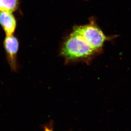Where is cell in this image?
Masks as SVG:
<instances>
[{
  "label": "cell",
  "instance_id": "6",
  "mask_svg": "<svg viewBox=\"0 0 131 131\" xmlns=\"http://www.w3.org/2000/svg\"><path fill=\"white\" fill-rule=\"evenodd\" d=\"M44 131H53L52 129H50L49 128L46 127Z\"/></svg>",
  "mask_w": 131,
  "mask_h": 131
},
{
  "label": "cell",
  "instance_id": "4",
  "mask_svg": "<svg viewBox=\"0 0 131 131\" xmlns=\"http://www.w3.org/2000/svg\"><path fill=\"white\" fill-rule=\"evenodd\" d=\"M0 25L6 35H14L17 27L15 17L12 13L0 11Z\"/></svg>",
  "mask_w": 131,
  "mask_h": 131
},
{
  "label": "cell",
  "instance_id": "5",
  "mask_svg": "<svg viewBox=\"0 0 131 131\" xmlns=\"http://www.w3.org/2000/svg\"><path fill=\"white\" fill-rule=\"evenodd\" d=\"M19 0H0V11L13 13L18 7Z\"/></svg>",
  "mask_w": 131,
  "mask_h": 131
},
{
  "label": "cell",
  "instance_id": "1",
  "mask_svg": "<svg viewBox=\"0 0 131 131\" xmlns=\"http://www.w3.org/2000/svg\"><path fill=\"white\" fill-rule=\"evenodd\" d=\"M95 52L83 37L74 31L65 42L61 51L63 56L69 60L86 58Z\"/></svg>",
  "mask_w": 131,
  "mask_h": 131
},
{
  "label": "cell",
  "instance_id": "2",
  "mask_svg": "<svg viewBox=\"0 0 131 131\" xmlns=\"http://www.w3.org/2000/svg\"><path fill=\"white\" fill-rule=\"evenodd\" d=\"M73 31L81 35L95 52L102 48L107 39L102 30L93 22L86 25L76 27Z\"/></svg>",
  "mask_w": 131,
  "mask_h": 131
},
{
  "label": "cell",
  "instance_id": "3",
  "mask_svg": "<svg viewBox=\"0 0 131 131\" xmlns=\"http://www.w3.org/2000/svg\"><path fill=\"white\" fill-rule=\"evenodd\" d=\"M3 46L9 66L12 70L16 72L18 68L17 55L19 47L18 38L13 35H6L4 39Z\"/></svg>",
  "mask_w": 131,
  "mask_h": 131
}]
</instances>
